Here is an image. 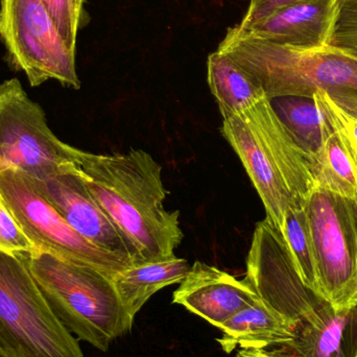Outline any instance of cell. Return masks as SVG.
Instances as JSON below:
<instances>
[{
	"instance_id": "28",
	"label": "cell",
	"mask_w": 357,
	"mask_h": 357,
	"mask_svg": "<svg viewBox=\"0 0 357 357\" xmlns=\"http://www.w3.org/2000/svg\"><path fill=\"white\" fill-rule=\"evenodd\" d=\"M354 357H357V351H356V356H354Z\"/></svg>"
},
{
	"instance_id": "18",
	"label": "cell",
	"mask_w": 357,
	"mask_h": 357,
	"mask_svg": "<svg viewBox=\"0 0 357 357\" xmlns=\"http://www.w3.org/2000/svg\"><path fill=\"white\" fill-rule=\"evenodd\" d=\"M207 81L222 119L243 112L266 96L245 69L218 50L208 56Z\"/></svg>"
},
{
	"instance_id": "15",
	"label": "cell",
	"mask_w": 357,
	"mask_h": 357,
	"mask_svg": "<svg viewBox=\"0 0 357 357\" xmlns=\"http://www.w3.org/2000/svg\"><path fill=\"white\" fill-rule=\"evenodd\" d=\"M190 266L186 259L177 256L132 264L117 273L112 282L121 305L134 320L152 296L165 287L182 282Z\"/></svg>"
},
{
	"instance_id": "9",
	"label": "cell",
	"mask_w": 357,
	"mask_h": 357,
	"mask_svg": "<svg viewBox=\"0 0 357 357\" xmlns=\"http://www.w3.org/2000/svg\"><path fill=\"white\" fill-rule=\"evenodd\" d=\"M323 301L357 310V202L316 187L305 206Z\"/></svg>"
},
{
	"instance_id": "14",
	"label": "cell",
	"mask_w": 357,
	"mask_h": 357,
	"mask_svg": "<svg viewBox=\"0 0 357 357\" xmlns=\"http://www.w3.org/2000/svg\"><path fill=\"white\" fill-rule=\"evenodd\" d=\"M300 321L275 310L259 299L235 314L220 327L216 340L226 354L238 349H268L273 346L289 347L295 339Z\"/></svg>"
},
{
	"instance_id": "17",
	"label": "cell",
	"mask_w": 357,
	"mask_h": 357,
	"mask_svg": "<svg viewBox=\"0 0 357 357\" xmlns=\"http://www.w3.org/2000/svg\"><path fill=\"white\" fill-rule=\"evenodd\" d=\"M322 119L324 138L318 152L310 159L317 187L357 202V160L354 151L323 115Z\"/></svg>"
},
{
	"instance_id": "6",
	"label": "cell",
	"mask_w": 357,
	"mask_h": 357,
	"mask_svg": "<svg viewBox=\"0 0 357 357\" xmlns=\"http://www.w3.org/2000/svg\"><path fill=\"white\" fill-rule=\"evenodd\" d=\"M0 195L35 250L85 264L113 277L134 264L129 258L105 251L84 238L44 199L31 177L15 169L0 171Z\"/></svg>"
},
{
	"instance_id": "13",
	"label": "cell",
	"mask_w": 357,
	"mask_h": 357,
	"mask_svg": "<svg viewBox=\"0 0 357 357\" xmlns=\"http://www.w3.org/2000/svg\"><path fill=\"white\" fill-rule=\"evenodd\" d=\"M339 0H310L281 6L248 27L250 37L278 45L314 50L328 45Z\"/></svg>"
},
{
	"instance_id": "24",
	"label": "cell",
	"mask_w": 357,
	"mask_h": 357,
	"mask_svg": "<svg viewBox=\"0 0 357 357\" xmlns=\"http://www.w3.org/2000/svg\"><path fill=\"white\" fill-rule=\"evenodd\" d=\"M35 250L0 195V252L8 254L29 253Z\"/></svg>"
},
{
	"instance_id": "21",
	"label": "cell",
	"mask_w": 357,
	"mask_h": 357,
	"mask_svg": "<svg viewBox=\"0 0 357 357\" xmlns=\"http://www.w3.org/2000/svg\"><path fill=\"white\" fill-rule=\"evenodd\" d=\"M65 41L77 50V33L88 22L85 0H41Z\"/></svg>"
},
{
	"instance_id": "8",
	"label": "cell",
	"mask_w": 357,
	"mask_h": 357,
	"mask_svg": "<svg viewBox=\"0 0 357 357\" xmlns=\"http://www.w3.org/2000/svg\"><path fill=\"white\" fill-rule=\"evenodd\" d=\"M79 149L59 139L43 109L17 79L0 85V171L15 167L35 180L77 167Z\"/></svg>"
},
{
	"instance_id": "27",
	"label": "cell",
	"mask_w": 357,
	"mask_h": 357,
	"mask_svg": "<svg viewBox=\"0 0 357 357\" xmlns=\"http://www.w3.org/2000/svg\"><path fill=\"white\" fill-rule=\"evenodd\" d=\"M0 357H8L6 356V354H4V351L2 350L1 347H0Z\"/></svg>"
},
{
	"instance_id": "1",
	"label": "cell",
	"mask_w": 357,
	"mask_h": 357,
	"mask_svg": "<svg viewBox=\"0 0 357 357\" xmlns=\"http://www.w3.org/2000/svg\"><path fill=\"white\" fill-rule=\"evenodd\" d=\"M79 174L96 203L137 250L142 262L175 257L180 212L165 209L162 167L144 150L91 154L79 150Z\"/></svg>"
},
{
	"instance_id": "26",
	"label": "cell",
	"mask_w": 357,
	"mask_h": 357,
	"mask_svg": "<svg viewBox=\"0 0 357 357\" xmlns=\"http://www.w3.org/2000/svg\"><path fill=\"white\" fill-rule=\"evenodd\" d=\"M236 357H287L266 349H241Z\"/></svg>"
},
{
	"instance_id": "4",
	"label": "cell",
	"mask_w": 357,
	"mask_h": 357,
	"mask_svg": "<svg viewBox=\"0 0 357 357\" xmlns=\"http://www.w3.org/2000/svg\"><path fill=\"white\" fill-rule=\"evenodd\" d=\"M23 255L54 314L77 340L106 352L131 331L134 320L106 275L39 250Z\"/></svg>"
},
{
	"instance_id": "16",
	"label": "cell",
	"mask_w": 357,
	"mask_h": 357,
	"mask_svg": "<svg viewBox=\"0 0 357 357\" xmlns=\"http://www.w3.org/2000/svg\"><path fill=\"white\" fill-rule=\"evenodd\" d=\"M354 310L337 312L322 301L300 321L289 346L295 357H346V331Z\"/></svg>"
},
{
	"instance_id": "25",
	"label": "cell",
	"mask_w": 357,
	"mask_h": 357,
	"mask_svg": "<svg viewBox=\"0 0 357 357\" xmlns=\"http://www.w3.org/2000/svg\"><path fill=\"white\" fill-rule=\"evenodd\" d=\"M301 1H310V0H251L245 17L238 25L241 27L250 26L253 23L266 18L268 15L281 6Z\"/></svg>"
},
{
	"instance_id": "20",
	"label": "cell",
	"mask_w": 357,
	"mask_h": 357,
	"mask_svg": "<svg viewBox=\"0 0 357 357\" xmlns=\"http://www.w3.org/2000/svg\"><path fill=\"white\" fill-rule=\"evenodd\" d=\"M273 108L308 157L314 156L324 138V121L312 98L282 96L271 100Z\"/></svg>"
},
{
	"instance_id": "11",
	"label": "cell",
	"mask_w": 357,
	"mask_h": 357,
	"mask_svg": "<svg viewBox=\"0 0 357 357\" xmlns=\"http://www.w3.org/2000/svg\"><path fill=\"white\" fill-rule=\"evenodd\" d=\"M44 199L84 238L96 247L142 264L137 250L123 236L88 190L79 167L45 180H35Z\"/></svg>"
},
{
	"instance_id": "2",
	"label": "cell",
	"mask_w": 357,
	"mask_h": 357,
	"mask_svg": "<svg viewBox=\"0 0 357 357\" xmlns=\"http://www.w3.org/2000/svg\"><path fill=\"white\" fill-rule=\"evenodd\" d=\"M220 132L255 187L266 220L281 232L287 209L305 207L316 189L310 157L268 96L224 119Z\"/></svg>"
},
{
	"instance_id": "10",
	"label": "cell",
	"mask_w": 357,
	"mask_h": 357,
	"mask_svg": "<svg viewBox=\"0 0 357 357\" xmlns=\"http://www.w3.org/2000/svg\"><path fill=\"white\" fill-rule=\"evenodd\" d=\"M245 280L260 299L295 320H303L317 307L314 295L294 268L282 235L266 218L256 225Z\"/></svg>"
},
{
	"instance_id": "12",
	"label": "cell",
	"mask_w": 357,
	"mask_h": 357,
	"mask_svg": "<svg viewBox=\"0 0 357 357\" xmlns=\"http://www.w3.org/2000/svg\"><path fill=\"white\" fill-rule=\"evenodd\" d=\"M259 299L245 279L238 280L216 266L195 261L174 293L173 303L220 328L239 310Z\"/></svg>"
},
{
	"instance_id": "22",
	"label": "cell",
	"mask_w": 357,
	"mask_h": 357,
	"mask_svg": "<svg viewBox=\"0 0 357 357\" xmlns=\"http://www.w3.org/2000/svg\"><path fill=\"white\" fill-rule=\"evenodd\" d=\"M312 100L321 114L345 138L357 160V113L346 110L323 91L314 94Z\"/></svg>"
},
{
	"instance_id": "5",
	"label": "cell",
	"mask_w": 357,
	"mask_h": 357,
	"mask_svg": "<svg viewBox=\"0 0 357 357\" xmlns=\"http://www.w3.org/2000/svg\"><path fill=\"white\" fill-rule=\"evenodd\" d=\"M0 347L8 357H84L54 314L23 253L0 252Z\"/></svg>"
},
{
	"instance_id": "19",
	"label": "cell",
	"mask_w": 357,
	"mask_h": 357,
	"mask_svg": "<svg viewBox=\"0 0 357 357\" xmlns=\"http://www.w3.org/2000/svg\"><path fill=\"white\" fill-rule=\"evenodd\" d=\"M280 234L302 284L323 301L316 252L305 207L287 209Z\"/></svg>"
},
{
	"instance_id": "23",
	"label": "cell",
	"mask_w": 357,
	"mask_h": 357,
	"mask_svg": "<svg viewBox=\"0 0 357 357\" xmlns=\"http://www.w3.org/2000/svg\"><path fill=\"white\" fill-rule=\"evenodd\" d=\"M329 44L357 56V0H339Z\"/></svg>"
},
{
	"instance_id": "7",
	"label": "cell",
	"mask_w": 357,
	"mask_h": 357,
	"mask_svg": "<svg viewBox=\"0 0 357 357\" xmlns=\"http://www.w3.org/2000/svg\"><path fill=\"white\" fill-rule=\"evenodd\" d=\"M0 40L8 64L31 87L54 79L79 89L75 52L59 33L41 0H0Z\"/></svg>"
},
{
	"instance_id": "3",
	"label": "cell",
	"mask_w": 357,
	"mask_h": 357,
	"mask_svg": "<svg viewBox=\"0 0 357 357\" xmlns=\"http://www.w3.org/2000/svg\"><path fill=\"white\" fill-rule=\"evenodd\" d=\"M218 52L232 58L266 92L312 98L328 94L346 110L357 113V56L335 46L302 50L250 37L237 25L227 31Z\"/></svg>"
}]
</instances>
